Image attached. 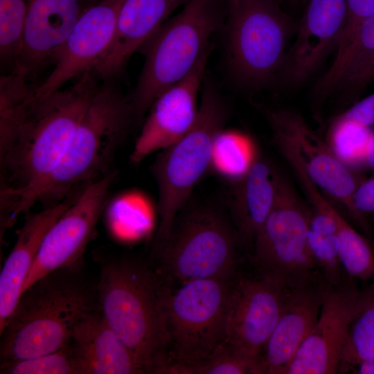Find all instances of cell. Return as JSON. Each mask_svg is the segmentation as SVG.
I'll return each mask as SVG.
<instances>
[{
    "mask_svg": "<svg viewBox=\"0 0 374 374\" xmlns=\"http://www.w3.org/2000/svg\"><path fill=\"white\" fill-rule=\"evenodd\" d=\"M346 17L336 55L350 44L362 23L374 12V0H346Z\"/></svg>",
    "mask_w": 374,
    "mask_h": 374,
    "instance_id": "obj_33",
    "label": "cell"
},
{
    "mask_svg": "<svg viewBox=\"0 0 374 374\" xmlns=\"http://www.w3.org/2000/svg\"><path fill=\"white\" fill-rule=\"evenodd\" d=\"M262 359L246 355L224 343L210 358L188 374H261Z\"/></svg>",
    "mask_w": 374,
    "mask_h": 374,
    "instance_id": "obj_31",
    "label": "cell"
},
{
    "mask_svg": "<svg viewBox=\"0 0 374 374\" xmlns=\"http://www.w3.org/2000/svg\"><path fill=\"white\" fill-rule=\"evenodd\" d=\"M339 257L352 278L374 281V251L367 238L356 231L335 208Z\"/></svg>",
    "mask_w": 374,
    "mask_h": 374,
    "instance_id": "obj_27",
    "label": "cell"
},
{
    "mask_svg": "<svg viewBox=\"0 0 374 374\" xmlns=\"http://www.w3.org/2000/svg\"><path fill=\"white\" fill-rule=\"evenodd\" d=\"M371 127L338 116L332 123L327 143L335 155L349 166L364 164Z\"/></svg>",
    "mask_w": 374,
    "mask_h": 374,
    "instance_id": "obj_28",
    "label": "cell"
},
{
    "mask_svg": "<svg viewBox=\"0 0 374 374\" xmlns=\"http://www.w3.org/2000/svg\"><path fill=\"white\" fill-rule=\"evenodd\" d=\"M241 243L229 215L212 206L186 205L148 260L172 288L195 280L233 278Z\"/></svg>",
    "mask_w": 374,
    "mask_h": 374,
    "instance_id": "obj_6",
    "label": "cell"
},
{
    "mask_svg": "<svg viewBox=\"0 0 374 374\" xmlns=\"http://www.w3.org/2000/svg\"><path fill=\"white\" fill-rule=\"evenodd\" d=\"M27 11V0H0V56L13 66L21 53Z\"/></svg>",
    "mask_w": 374,
    "mask_h": 374,
    "instance_id": "obj_29",
    "label": "cell"
},
{
    "mask_svg": "<svg viewBox=\"0 0 374 374\" xmlns=\"http://www.w3.org/2000/svg\"><path fill=\"white\" fill-rule=\"evenodd\" d=\"M310 217V210L278 173L273 208L253 242L260 275L291 286L315 280L318 265L308 241Z\"/></svg>",
    "mask_w": 374,
    "mask_h": 374,
    "instance_id": "obj_10",
    "label": "cell"
},
{
    "mask_svg": "<svg viewBox=\"0 0 374 374\" xmlns=\"http://www.w3.org/2000/svg\"><path fill=\"white\" fill-rule=\"evenodd\" d=\"M278 173L256 150L247 170L234 180L229 217L242 242L253 243L276 199Z\"/></svg>",
    "mask_w": 374,
    "mask_h": 374,
    "instance_id": "obj_24",
    "label": "cell"
},
{
    "mask_svg": "<svg viewBox=\"0 0 374 374\" xmlns=\"http://www.w3.org/2000/svg\"><path fill=\"white\" fill-rule=\"evenodd\" d=\"M225 104L213 86L206 82L199 113L190 130L173 144L157 152L150 166L158 193L159 224L151 251L166 238L178 213L213 164L215 142L226 121Z\"/></svg>",
    "mask_w": 374,
    "mask_h": 374,
    "instance_id": "obj_8",
    "label": "cell"
},
{
    "mask_svg": "<svg viewBox=\"0 0 374 374\" xmlns=\"http://www.w3.org/2000/svg\"><path fill=\"white\" fill-rule=\"evenodd\" d=\"M211 48L182 80L163 91L153 102L130 154L138 164L173 144L195 125L199 107L198 93Z\"/></svg>",
    "mask_w": 374,
    "mask_h": 374,
    "instance_id": "obj_15",
    "label": "cell"
},
{
    "mask_svg": "<svg viewBox=\"0 0 374 374\" xmlns=\"http://www.w3.org/2000/svg\"><path fill=\"white\" fill-rule=\"evenodd\" d=\"M299 1H303V0H299ZM305 1V0H304Z\"/></svg>",
    "mask_w": 374,
    "mask_h": 374,
    "instance_id": "obj_39",
    "label": "cell"
},
{
    "mask_svg": "<svg viewBox=\"0 0 374 374\" xmlns=\"http://www.w3.org/2000/svg\"><path fill=\"white\" fill-rule=\"evenodd\" d=\"M124 1L102 0L84 11L57 53L53 71L36 86L37 96L52 93L73 78L92 71L111 44Z\"/></svg>",
    "mask_w": 374,
    "mask_h": 374,
    "instance_id": "obj_16",
    "label": "cell"
},
{
    "mask_svg": "<svg viewBox=\"0 0 374 374\" xmlns=\"http://www.w3.org/2000/svg\"><path fill=\"white\" fill-rule=\"evenodd\" d=\"M351 371L360 374H374V362H363L354 366Z\"/></svg>",
    "mask_w": 374,
    "mask_h": 374,
    "instance_id": "obj_37",
    "label": "cell"
},
{
    "mask_svg": "<svg viewBox=\"0 0 374 374\" xmlns=\"http://www.w3.org/2000/svg\"><path fill=\"white\" fill-rule=\"evenodd\" d=\"M92 71L33 98L10 145L0 153V224L12 226L27 199L55 170L96 93Z\"/></svg>",
    "mask_w": 374,
    "mask_h": 374,
    "instance_id": "obj_1",
    "label": "cell"
},
{
    "mask_svg": "<svg viewBox=\"0 0 374 374\" xmlns=\"http://www.w3.org/2000/svg\"><path fill=\"white\" fill-rule=\"evenodd\" d=\"M235 277L195 280L169 289L163 305L161 374H188L225 343L228 302Z\"/></svg>",
    "mask_w": 374,
    "mask_h": 374,
    "instance_id": "obj_7",
    "label": "cell"
},
{
    "mask_svg": "<svg viewBox=\"0 0 374 374\" xmlns=\"http://www.w3.org/2000/svg\"><path fill=\"white\" fill-rule=\"evenodd\" d=\"M190 0H125L116 20L109 46L92 71L103 80L112 79L123 69L171 14Z\"/></svg>",
    "mask_w": 374,
    "mask_h": 374,
    "instance_id": "obj_19",
    "label": "cell"
},
{
    "mask_svg": "<svg viewBox=\"0 0 374 374\" xmlns=\"http://www.w3.org/2000/svg\"><path fill=\"white\" fill-rule=\"evenodd\" d=\"M28 11L19 56L15 66L29 78L55 57L73 28L96 0H27Z\"/></svg>",
    "mask_w": 374,
    "mask_h": 374,
    "instance_id": "obj_18",
    "label": "cell"
},
{
    "mask_svg": "<svg viewBox=\"0 0 374 374\" xmlns=\"http://www.w3.org/2000/svg\"><path fill=\"white\" fill-rule=\"evenodd\" d=\"M364 164L368 168L374 169V132L368 143Z\"/></svg>",
    "mask_w": 374,
    "mask_h": 374,
    "instance_id": "obj_36",
    "label": "cell"
},
{
    "mask_svg": "<svg viewBox=\"0 0 374 374\" xmlns=\"http://www.w3.org/2000/svg\"><path fill=\"white\" fill-rule=\"evenodd\" d=\"M339 116L365 126L374 125V93L357 100Z\"/></svg>",
    "mask_w": 374,
    "mask_h": 374,
    "instance_id": "obj_35",
    "label": "cell"
},
{
    "mask_svg": "<svg viewBox=\"0 0 374 374\" xmlns=\"http://www.w3.org/2000/svg\"><path fill=\"white\" fill-rule=\"evenodd\" d=\"M353 219L369 238L372 231L366 216L374 215V175L359 183L352 196Z\"/></svg>",
    "mask_w": 374,
    "mask_h": 374,
    "instance_id": "obj_34",
    "label": "cell"
},
{
    "mask_svg": "<svg viewBox=\"0 0 374 374\" xmlns=\"http://www.w3.org/2000/svg\"><path fill=\"white\" fill-rule=\"evenodd\" d=\"M374 80V68L372 71V73L371 74V78H370V81L371 82V80Z\"/></svg>",
    "mask_w": 374,
    "mask_h": 374,
    "instance_id": "obj_38",
    "label": "cell"
},
{
    "mask_svg": "<svg viewBox=\"0 0 374 374\" xmlns=\"http://www.w3.org/2000/svg\"><path fill=\"white\" fill-rule=\"evenodd\" d=\"M315 280L294 286L262 355L264 373L285 374L299 347L314 328L329 286Z\"/></svg>",
    "mask_w": 374,
    "mask_h": 374,
    "instance_id": "obj_21",
    "label": "cell"
},
{
    "mask_svg": "<svg viewBox=\"0 0 374 374\" xmlns=\"http://www.w3.org/2000/svg\"><path fill=\"white\" fill-rule=\"evenodd\" d=\"M308 241L310 250L317 264L324 272L328 283L335 285L340 283L342 267L337 234H321L308 229Z\"/></svg>",
    "mask_w": 374,
    "mask_h": 374,
    "instance_id": "obj_32",
    "label": "cell"
},
{
    "mask_svg": "<svg viewBox=\"0 0 374 374\" xmlns=\"http://www.w3.org/2000/svg\"><path fill=\"white\" fill-rule=\"evenodd\" d=\"M80 191L38 212H28L22 226L16 231L15 244L0 274V333L18 303L46 233Z\"/></svg>",
    "mask_w": 374,
    "mask_h": 374,
    "instance_id": "obj_20",
    "label": "cell"
},
{
    "mask_svg": "<svg viewBox=\"0 0 374 374\" xmlns=\"http://www.w3.org/2000/svg\"><path fill=\"white\" fill-rule=\"evenodd\" d=\"M363 362H374V281L362 290L349 327L339 371H351Z\"/></svg>",
    "mask_w": 374,
    "mask_h": 374,
    "instance_id": "obj_26",
    "label": "cell"
},
{
    "mask_svg": "<svg viewBox=\"0 0 374 374\" xmlns=\"http://www.w3.org/2000/svg\"><path fill=\"white\" fill-rule=\"evenodd\" d=\"M98 307L144 373L164 364L163 305L170 288L148 260L124 256L99 259Z\"/></svg>",
    "mask_w": 374,
    "mask_h": 374,
    "instance_id": "obj_2",
    "label": "cell"
},
{
    "mask_svg": "<svg viewBox=\"0 0 374 374\" xmlns=\"http://www.w3.org/2000/svg\"><path fill=\"white\" fill-rule=\"evenodd\" d=\"M227 51L240 83L260 88L278 75L292 23L276 0H228Z\"/></svg>",
    "mask_w": 374,
    "mask_h": 374,
    "instance_id": "obj_9",
    "label": "cell"
},
{
    "mask_svg": "<svg viewBox=\"0 0 374 374\" xmlns=\"http://www.w3.org/2000/svg\"><path fill=\"white\" fill-rule=\"evenodd\" d=\"M81 265L56 270L22 292L0 333V364L65 347L78 321L99 309L96 285L84 276Z\"/></svg>",
    "mask_w": 374,
    "mask_h": 374,
    "instance_id": "obj_3",
    "label": "cell"
},
{
    "mask_svg": "<svg viewBox=\"0 0 374 374\" xmlns=\"http://www.w3.org/2000/svg\"><path fill=\"white\" fill-rule=\"evenodd\" d=\"M353 279L329 285L318 320L285 374H330L339 371L349 327L362 293Z\"/></svg>",
    "mask_w": 374,
    "mask_h": 374,
    "instance_id": "obj_14",
    "label": "cell"
},
{
    "mask_svg": "<svg viewBox=\"0 0 374 374\" xmlns=\"http://www.w3.org/2000/svg\"><path fill=\"white\" fill-rule=\"evenodd\" d=\"M69 344L80 374H143L99 309L78 321Z\"/></svg>",
    "mask_w": 374,
    "mask_h": 374,
    "instance_id": "obj_22",
    "label": "cell"
},
{
    "mask_svg": "<svg viewBox=\"0 0 374 374\" xmlns=\"http://www.w3.org/2000/svg\"><path fill=\"white\" fill-rule=\"evenodd\" d=\"M1 374H80L70 344L35 357L0 364Z\"/></svg>",
    "mask_w": 374,
    "mask_h": 374,
    "instance_id": "obj_30",
    "label": "cell"
},
{
    "mask_svg": "<svg viewBox=\"0 0 374 374\" xmlns=\"http://www.w3.org/2000/svg\"><path fill=\"white\" fill-rule=\"evenodd\" d=\"M374 68V12L360 26L348 47L335 57L313 90L314 110L320 117L328 98L340 93L346 102L358 97L371 82Z\"/></svg>",
    "mask_w": 374,
    "mask_h": 374,
    "instance_id": "obj_23",
    "label": "cell"
},
{
    "mask_svg": "<svg viewBox=\"0 0 374 374\" xmlns=\"http://www.w3.org/2000/svg\"><path fill=\"white\" fill-rule=\"evenodd\" d=\"M117 173L113 170L87 185L49 229L28 273L23 292L38 279L56 270L82 263Z\"/></svg>",
    "mask_w": 374,
    "mask_h": 374,
    "instance_id": "obj_12",
    "label": "cell"
},
{
    "mask_svg": "<svg viewBox=\"0 0 374 374\" xmlns=\"http://www.w3.org/2000/svg\"><path fill=\"white\" fill-rule=\"evenodd\" d=\"M99 84L60 163L27 199L28 213L38 203H58L113 170L114 157L136 117L129 97L112 79Z\"/></svg>",
    "mask_w": 374,
    "mask_h": 374,
    "instance_id": "obj_4",
    "label": "cell"
},
{
    "mask_svg": "<svg viewBox=\"0 0 374 374\" xmlns=\"http://www.w3.org/2000/svg\"><path fill=\"white\" fill-rule=\"evenodd\" d=\"M228 0H190L139 48L144 64L129 97L138 120L166 89L185 78L211 48Z\"/></svg>",
    "mask_w": 374,
    "mask_h": 374,
    "instance_id": "obj_5",
    "label": "cell"
},
{
    "mask_svg": "<svg viewBox=\"0 0 374 374\" xmlns=\"http://www.w3.org/2000/svg\"><path fill=\"white\" fill-rule=\"evenodd\" d=\"M308 1L278 73L287 86L303 83L337 49L346 21V0Z\"/></svg>",
    "mask_w": 374,
    "mask_h": 374,
    "instance_id": "obj_17",
    "label": "cell"
},
{
    "mask_svg": "<svg viewBox=\"0 0 374 374\" xmlns=\"http://www.w3.org/2000/svg\"><path fill=\"white\" fill-rule=\"evenodd\" d=\"M21 68L15 66L0 78V153L12 143L35 96L36 86Z\"/></svg>",
    "mask_w": 374,
    "mask_h": 374,
    "instance_id": "obj_25",
    "label": "cell"
},
{
    "mask_svg": "<svg viewBox=\"0 0 374 374\" xmlns=\"http://www.w3.org/2000/svg\"><path fill=\"white\" fill-rule=\"evenodd\" d=\"M265 115L272 143L294 172L340 202L352 217V196L360 182L353 171L299 113L276 109L266 111Z\"/></svg>",
    "mask_w": 374,
    "mask_h": 374,
    "instance_id": "obj_11",
    "label": "cell"
},
{
    "mask_svg": "<svg viewBox=\"0 0 374 374\" xmlns=\"http://www.w3.org/2000/svg\"><path fill=\"white\" fill-rule=\"evenodd\" d=\"M259 275L254 278H234L227 307L225 343L247 355L262 359L295 285Z\"/></svg>",
    "mask_w": 374,
    "mask_h": 374,
    "instance_id": "obj_13",
    "label": "cell"
}]
</instances>
